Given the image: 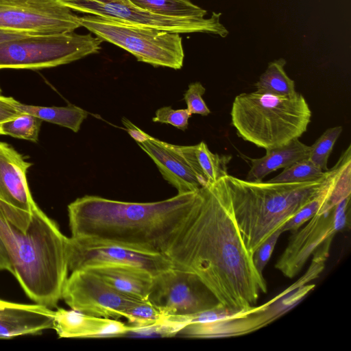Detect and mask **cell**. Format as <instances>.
Returning <instances> with one entry per match:
<instances>
[{
    "instance_id": "obj_38",
    "label": "cell",
    "mask_w": 351,
    "mask_h": 351,
    "mask_svg": "<svg viewBox=\"0 0 351 351\" xmlns=\"http://www.w3.org/2000/svg\"><path fill=\"white\" fill-rule=\"evenodd\" d=\"M1 87H0V94H1Z\"/></svg>"
},
{
    "instance_id": "obj_14",
    "label": "cell",
    "mask_w": 351,
    "mask_h": 351,
    "mask_svg": "<svg viewBox=\"0 0 351 351\" xmlns=\"http://www.w3.org/2000/svg\"><path fill=\"white\" fill-rule=\"evenodd\" d=\"M300 230L292 232L289 243L277 261L275 267L285 276L298 275L309 257L327 239L341 231L335 217L334 207L328 212L316 214Z\"/></svg>"
},
{
    "instance_id": "obj_17",
    "label": "cell",
    "mask_w": 351,
    "mask_h": 351,
    "mask_svg": "<svg viewBox=\"0 0 351 351\" xmlns=\"http://www.w3.org/2000/svg\"><path fill=\"white\" fill-rule=\"evenodd\" d=\"M55 311L38 304H21L0 299V339L37 335L53 329Z\"/></svg>"
},
{
    "instance_id": "obj_36",
    "label": "cell",
    "mask_w": 351,
    "mask_h": 351,
    "mask_svg": "<svg viewBox=\"0 0 351 351\" xmlns=\"http://www.w3.org/2000/svg\"><path fill=\"white\" fill-rule=\"evenodd\" d=\"M0 271H8L13 274V267L8 252L0 238Z\"/></svg>"
},
{
    "instance_id": "obj_25",
    "label": "cell",
    "mask_w": 351,
    "mask_h": 351,
    "mask_svg": "<svg viewBox=\"0 0 351 351\" xmlns=\"http://www.w3.org/2000/svg\"><path fill=\"white\" fill-rule=\"evenodd\" d=\"M195 153L209 183L215 182L228 174L227 165L232 158L230 155H219L211 152L204 141L195 145Z\"/></svg>"
},
{
    "instance_id": "obj_28",
    "label": "cell",
    "mask_w": 351,
    "mask_h": 351,
    "mask_svg": "<svg viewBox=\"0 0 351 351\" xmlns=\"http://www.w3.org/2000/svg\"><path fill=\"white\" fill-rule=\"evenodd\" d=\"M324 175L325 171H323L308 158H306L285 168L280 174L268 181L272 182H302L317 180Z\"/></svg>"
},
{
    "instance_id": "obj_19",
    "label": "cell",
    "mask_w": 351,
    "mask_h": 351,
    "mask_svg": "<svg viewBox=\"0 0 351 351\" xmlns=\"http://www.w3.org/2000/svg\"><path fill=\"white\" fill-rule=\"evenodd\" d=\"M88 269L117 291L138 300H147L154 278L147 271L125 265H101Z\"/></svg>"
},
{
    "instance_id": "obj_26",
    "label": "cell",
    "mask_w": 351,
    "mask_h": 351,
    "mask_svg": "<svg viewBox=\"0 0 351 351\" xmlns=\"http://www.w3.org/2000/svg\"><path fill=\"white\" fill-rule=\"evenodd\" d=\"M125 319L136 328L135 332L158 326L166 317L148 299L140 300L126 311Z\"/></svg>"
},
{
    "instance_id": "obj_37",
    "label": "cell",
    "mask_w": 351,
    "mask_h": 351,
    "mask_svg": "<svg viewBox=\"0 0 351 351\" xmlns=\"http://www.w3.org/2000/svg\"><path fill=\"white\" fill-rule=\"evenodd\" d=\"M28 36L26 35L0 29V43Z\"/></svg>"
},
{
    "instance_id": "obj_4",
    "label": "cell",
    "mask_w": 351,
    "mask_h": 351,
    "mask_svg": "<svg viewBox=\"0 0 351 351\" xmlns=\"http://www.w3.org/2000/svg\"><path fill=\"white\" fill-rule=\"evenodd\" d=\"M337 164L319 179L302 182L249 181L224 177L233 213L247 252L254 251L332 183Z\"/></svg>"
},
{
    "instance_id": "obj_10",
    "label": "cell",
    "mask_w": 351,
    "mask_h": 351,
    "mask_svg": "<svg viewBox=\"0 0 351 351\" xmlns=\"http://www.w3.org/2000/svg\"><path fill=\"white\" fill-rule=\"evenodd\" d=\"M67 261L71 271L101 265H125L149 272L154 278L175 267L164 254L86 238H68Z\"/></svg>"
},
{
    "instance_id": "obj_1",
    "label": "cell",
    "mask_w": 351,
    "mask_h": 351,
    "mask_svg": "<svg viewBox=\"0 0 351 351\" xmlns=\"http://www.w3.org/2000/svg\"><path fill=\"white\" fill-rule=\"evenodd\" d=\"M224 177L201 188L199 203L163 254L237 313L253 307L267 287L241 238Z\"/></svg>"
},
{
    "instance_id": "obj_7",
    "label": "cell",
    "mask_w": 351,
    "mask_h": 351,
    "mask_svg": "<svg viewBox=\"0 0 351 351\" xmlns=\"http://www.w3.org/2000/svg\"><path fill=\"white\" fill-rule=\"evenodd\" d=\"M104 40L91 34L28 36L0 43V69L55 67L98 53Z\"/></svg>"
},
{
    "instance_id": "obj_15",
    "label": "cell",
    "mask_w": 351,
    "mask_h": 351,
    "mask_svg": "<svg viewBox=\"0 0 351 351\" xmlns=\"http://www.w3.org/2000/svg\"><path fill=\"white\" fill-rule=\"evenodd\" d=\"M32 165L12 145L0 141V199L30 213L38 206L27 178Z\"/></svg>"
},
{
    "instance_id": "obj_31",
    "label": "cell",
    "mask_w": 351,
    "mask_h": 351,
    "mask_svg": "<svg viewBox=\"0 0 351 351\" xmlns=\"http://www.w3.org/2000/svg\"><path fill=\"white\" fill-rule=\"evenodd\" d=\"M191 115L186 108L174 110L171 106H164L156 111L152 121L170 124L184 131L188 128Z\"/></svg>"
},
{
    "instance_id": "obj_18",
    "label": "cell",
    "mask_w": 351,
    "mask_h": 351,
    "mask_svg": "<svg viewBox=\"0 0 351 351\" xmlns=\"http://www.w3.org/2000/svg\"><path fill=\"white\" fill-rule=\"evenodd\" d=\"M53 329L60 338L117 337L136 330L134 326L116 319L94 317L63 308L55 311Z\"/></svg>"
},
{
    "instance_id": "obj_29",
    "label": "cell",
    "mask_w": 351,
    "mask_h": 351,
    "mask_svg": "<svg viewBox=\"0 0 351 351\" xmlns=\"http://www.w3.org/2000/svg\"><path fill=\"white\" fill-rule=\"evenodd\" d=\"M343 130L341 126L328 128L310 146L308 159L319 167L323 171H328V160L335 142Z\"/></svg>"
},
{
    "instance_id": "obj_30",
    "label": "cell",
    "mask_w": 351,
    "mask_h": 351,
    "mask_svg": "<svg viewBox=\"0 0 351 351\" xmlns=\"http://www.w3.org/2000/svg\"><path fill=\"white\" fill-rule=\"evenodd\" d=\"M337 170H338V163ZM337 174V173H336ZM335 174V176H336ZM334 178V180H335ZM332 183L327 187L324 191H322L319 195L306 204L303 206L293 217L288 220L279 230L281 233L287 231H291V232L298 230L304 223L308 221L311 218L315 215L320 207L322 206L324 202L328 197V193L332 185Z\"/></svg>"
},
{
    "instance_id": "obj_13",
    "label": "cell",
    "mask_w": 351,
    "mask_h": 351,
    "mask_svg": "<svg viewBox=\"0 0 351 351\" xmlns=\"http://www.w3.org/2000/svg\"><path fill=\"white\" fill-rule=\"evenodd\" d=\"M62 299L71 309L98 317H125L127 310L143 300L125 295L101 277L86 269L71 271L64 285Z\"/></svg>"
},
{
    "instance_id": "obj_35",
    "label": "cell",
    "mask_w": 351,
    "mask_h": 351,
    "mask_svg": "<svg viewBox=\"0 0 351 351\" xmlns=\"http://www.w3.org/2000/svg\"><path fill=\"white\" fill-rule=\"evenodd\" d=\"M121 122L125 126L129 135L135 140L137 143H143L152 137V136L143 132L127 118L123 117L121 119Z\"/></svg>"
},
{
    "instance_id": "obj_34",
    "label": "cell",
    "mask_w": 351,
    "mask_h": 351,
    "mask_svg": "<svg viewBox=\"0 0 351 351\" xmlns=\"http://www.w3.org/2000/svg\"><path fill=\"white\" fill-rule=\"evenodd\" d=\"M19 102L12 97H6L0 94V135H1L2 124L22 113L18 108Z\"/></svg>"
},
{
    "instance_id": "obj_24",
    "label": "cell",
    "mask_w": 351,
    "mask_h": 351,
    "mask_svg": "<svg viewBox=\"0 0 351 351\" xmlns=\"http://www.w3.org/2000/svg\"><path fill=\"white\" fill-rule=\"evenodd\" d=\"M338 163V170L328 197L317 214L325 213L350 195L351 193V146L342 153Z\"/></svg>"
},
{
    "instance_id": "obj_12",
    "label": "cell",
    "mask_w": 351,
    "mask_h": 351,
    "mask_svg": "<svg viewBox=\"0 0 351 351\" xmlns=\"http://www.w3.org/2000/svg\"><path fill=\"white\" fill-rule=\"evenodd\" d=\"M148 300L166 317L193 315L221 306L196 275L176 267L154 278Z\"/></svg>"
},
{
    "instance_id": "obj_11",
    "label": "cell",
    "mask_w": 351,
    "mask_h": 351,
    "mask_svg": "<svg viewBox=\"0 0 351 351\" xmlns=\"http://www.w3.org/2000/svg\"><path fill=\"white\" fill-rule=\"evenodd\" d=\"M80 27L79 16L56 0H0V29L34 36Z\"/></svg>"
},
{
    "instance_id": "obj_33",
    "label": "cell",
    "mask_w": 351,
    "mask_h": 351,
    "mask_svg": "<svg viewBox=\"0 0 351 351\" xmlns=\"http://www.w3.org/2000/svg\"><path fill=\"white\" fill-rule=\"evenodd\" d=\"M281 234L279 229L275 231L252 254L254 265L260 274H263Z\"/></svg>"
},
{
    "instance_id": "obj_23",
    "label": "cell",
    "mask_w": 351,
    "mask_h": 351,
    "mask_svg": "<svg viewBox=\"0 0 351 351\" xmlns=\"http://www.w3.org/2000/svg\"><path fill=\"white\" fill-rule=\"evenodd\" d=\"M149 12L175 18H204L206 10L190 0H124Z\"/></svg>"
},
{
    "instance_id": "obj_27",
    "label": "cell",
    "mask_w": 351,
    "mask_h": 351,
    "mask_svg": "<svg viewBox=\"0 0 351 351\" xmlns=\"http://www.w3.org/2000/svg\"><path fill=\"white\" fill-rule=\"evenodd\" d=\"M42 121L40 119L31 114L22 112L18 117L2 124L1 135L37 142Z\"/></svg>"
},
{
    "instance_id": "obj_6",
    "label": "cell",
    "mask_w": 351,
    "mask_h": 351,
    "mask_svg": "<svg viewBox=\"0 0 351 351\" xmlns=\"http://www.w3.org/2000/svg\"><path fill=\"white\" fill-rule=\"evenodd\" d=\"M79 20L81 27L104 41L130 52L138 61L176 70L183 66L184 52L178 33L132 25L87 14L79 16Z\"/></svg>"
},
{
    "instance_id": "obj_21",
    "label": "cell",
    "mask_w": 351,
    "mask_h": 351,
    "mask_svg": "<svg viewBox=\"0 0 351 351\" xmlns=\"http://www.w3.org/2000/svg\"><path fill=\"white\" fill-rule=\"evenodd\" d=\"M18 108L21 112L31 114L42 121L56 124L77 132L88 112L74 105L66 106H38L19 102Z\"/></svg>"
},
{
    "instance_id": "obj_8",
    "label": "cell",
    "mask_w": 351,
    "mask_h": 351,
    "mask_svg": "<svg viewBox=\"0 0 351 351\" xmlns=\"http://www.w3.org/2000/svg\"><path fill=\"white\" fill-rule=\"evenodd\" d=\"M330 247L324 244L314 252L308 270L296 282L275 298L258 307L213 322L208 325V332L213 338L232 337L254 332L280 317L297 305L315 288L308 284L318 278L323 271L329 255Z\"/></svg>"
},
{
    "instance_id": "obj_16",
    "label": "cell",
    "mask_w": 351,
    "mask_h": 351,
    "mask_svg": "<svg viewBox=\"0 0 351 351\" xmlns=\"http://www.w3.org/2000/svg\"><path fill=\"white\" fill-rule=\"evenodd\" d=\"M138 145L152 158L163 178L176 188L178 193L196 191L207 185L189 167L176 145L153 136Z\"/></svg>"
},
{
    "instance_id": "obj_9",
    "label": "cell",
    "mask_w": 351,
    "mask_h": 351,
    "mask_svg": "<svg viewBox=\"0 0 351 351\" xmlns=\"http://www.w3.org/2000/svg\"><path fill=\"white\" fill-rule=\"evenodd\" d=\"M73 11L96 15L126 24L176 32L208 33L226 37L229 32L220 22L221 13L206 18H175L161 16L124 0H56Z\"/></svg>"
},
{
    "instance_id": "obj_2",
    "label": "cell",
    "mask_w": 351,
    "mask_h": 351,
    "mask_svg": "<svg viewBox=\"0 0 351 351\" xmlns=\"http://www.w3.org/2000/svg\"><path fill=\"white\" fill-rule=\"evenodd\" d=\"M201 199V189L152 202L86 195L68 205L71 237L163 254Z\"/></svg>"
},
{
    "instance_id": "obj_22",
    "label": "cell",
    "mask_w": 351,
    "mask_h": 351,
    "mask_svg": "<svg viewBox=\"0 0 351 351\" xmlns=\"http://www.w3.org/2000/svg\"><path fill=\"white\" fill-rule=\"evenodd\" d=\"M286 64V60L282 58L270 62L254 84L256 91L284 97L295 95V82L285 70Z\"/></svg>"
},
{
    "instance_id": "obj_32",
    "label": "cell",
    "mask_w": 351,
    "mask_h": 351,
    "mask_svg": "<svg viewBox=\"0 0 351 351\" xmlns=\"http://www.w3.org/2000/svg\"><path fill=\"white\" fill-rule=\"evenodd\" d=\"M206 88L199 82L191 83L184 94V99L186 104L188 111L191 114L207 116L210 110L202 98Z\"/></svg>"
},
{
    "instance_id": "obj_20",
    "label": "cell",
    "mask_w": 351,
    "mask_h": 351,
    "mask_svg": "<svg viewBox=\"0 0 351 351\" xmlns=\"http://www.w3.org/2000/svg\"><path fill=\"white\" fill-rule=\"evenodd\" d=\"M309 154L310 146L298 138L284 146L267 149L263 157L250 158L251 167L246 180L262 181L274 171L285 169L299 160L308 158Z\"/></svg>"
},
{
    "instance_id": "obj_5",
    "label": "cell",
    "mask_w": 351,
    "mask_h": 351,
    "mask_svg": "<svg viewBox=\"0 0 351 351\" xmlns=\"http://www.w3.org/2000/svg\"><path fill=\"white\" fill-rule=\"evenodd\" d=\"M230 115L240 138L267 150L299 138L307 130L311 110L298 93L284 97L256 90L236 96Z\"/></svg>"
},
{
    "instance_id": "obj_3",
    "label": "cell",
    "mask_w": 351,
    "mask_h": 351,
    "mask_svg": "<svg viewBox=\"0 0 351 351\" xmlns=\"http://www.w3.org/2000/svg\"><path fill=\"white\" fill-rule=\"evenodd\" d=\"M8 205L0 199V238L10 255L12 274L30 300L56 307L69 276L68 237L38 206L24 231L7 217Z\"/></svg>"
}]
</instances>
